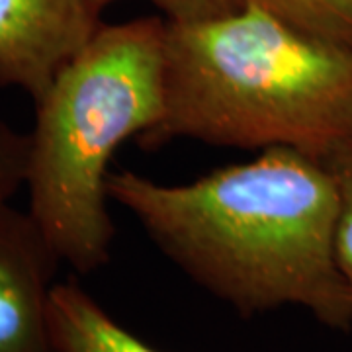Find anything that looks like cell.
<instances>
[{
  "label": "cell",
  "mask_w": 352,
  "mask_h": 352,
  "mask_svg": "<svg viewBox=\"0 0 352 352\" xmlns=\"http://www.w3.org/2000/svg\"><path fill=\"white\" fill-rule=\"evenodd\" d=\"M108 196L168 261L235 311L292 305L329 329H352V296L335 252L339 190L323 159L272 147L188 184L120 170Z\"/></svg>",
  "instance_id": "obj_1"
},
{
  "label": "cell",
  "mask_w": 352,
  "mask_h": 352,
  "mask_svg": "<svg viewBox=\"0 0 352 352\" xmlns=\"http://www.w3.org/2000/svg\"><path fill=\"white\" fill-rule=\"evenodd\" d=\"M180 138L327 159L352 143V45L252 4L201 22L166 20V108L139 145Z\"/></svg>",
  "instance_id": "obj_2"
},
{
  "label": "cell",
  "mask_w": 352,
  "mask_h": 352,
  "mask_svg": "<svg viewBox=\"0 0 352 352\" xmlns=\"http://www.w3.org/2000/svg\"><path fill=\"white\" fill-rule=\"evenodd\" d=\"M30 131L28 212L59 261L90 274L110 261V163L166 108V18L104 25L61 67Z\"/></svg>",
  "instance_id": "obj_3"
},
{
  "label": "cell",
  "mask_w": 352,
  "mask_h": 352,
  "mask_svg": "<svg viewBox=\"0 0 352 352\" xmlns=\"http://www.w3.org/2000/svg\"><path fill=\"white\" fill-rule=\"evenodd\" d=\"M100 25L90 0H0V87L38 102Z\"/></svg>",
  "instance_id": "obj_4"
},
{
  "label": "cell",
  "mask_w": 352,
  "mask_h": 352,
  "mask_svg": "<svg viewBox=\"0 0 352 352\" xmlns=\"http://www.w3.org/2000/svg\"><path fill=\"white\" fill-rule=\"evenodd\" d=\"M61 264L36 219L0 206V352H55L50 302Z\"/></svg>",
  "instance_id": "obj_5"
},
{
  "label": "cell",
  "mask_w": 352,
  "mask_h": 352,
  "mask_svg": "<svg viewBox=\"0 0 352 352\" xmlns=\"http://www.w3.org/2000/svg\"><path fill=\"white\" fill-rule=\"evenodd\" d=\"M50 325L55 352H163L124 327L75 282L53 286Z\"/></svg>",
  "instance_id": "obj_6"
},
{
  "label": "cell",
  "mask_w": 352,
  "mask_h": 352,
  "mask_svg": "<svg viewBox=\"0 0 352 352\" xmlns=\"http://www.w3.org/2000/svg\"><path fill=\"white\" fill-rule=\"evenodd\" d=\"M274 18L314 34L352 45V0H243Z\"/></svg>",
  "instance_id": "obj_7"
},
{
  "label": "cell",
  "mask_w": 352,
  "mask_h": 352,
  "mask_svg": "<svg viewBox=\"0 0 352 352\" xmlns=\"http://www.w3.org/2000/svg\"><path fill=\"white\" fill-rule=\"evenodd\" d=\"M331 175L335 176L339 190V215L335 233V252L340 274L352 296V143L340 147L327 159Z\"/></svg>",
  "instance_id": "obj_8"
},
{
  "label": "cell",
  "mask_w": 352,
  "mask_h": 352,
  "mask_svg": "<svg viewBox=\"0 0 352 352\" xmlns=\"http://www.w3.org/2000/svg\"><path fill=\"white\" fill-rule=\"evenodd\" d=\"M30 166V133H20L0 118V206L25 188Z\"/></svg>",
  "instance_id": "obj_9"
},
{
  "label": "cell",
  "mask_w": 352,
  "mask_h": 352,
  "mask_svg": "<svg viewBox=\"0 0 352 352\" xmlns=\"http://www.w3.org/2000/svg\"><path fill=\"white\" fill-rule=\"evenodd\" d=\"M98 10L112 0H90ZM168 22H201L239 10L243 0H151Z\"/></svg>",
  "instance_id": "obj_10"
}]
</instances>
